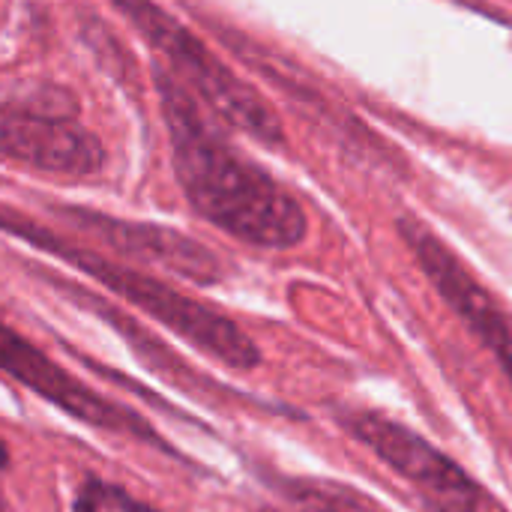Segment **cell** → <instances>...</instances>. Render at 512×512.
I'll return each instance as SVG.
<instances>
[{
  "label": "cell",
  "instance_id": "1",
  "mask_svg": "<svg viewBox=\"0 0 512 512\" xmlns=\"http://www.w3.org/2000/svg\"><path fill=\"white\" fill-rule=\"evenodd\" d=\"M174 177L189 207L258 249H294L309 234L303 204L258 162L243 156L210 111L162 66L153 72Z\"/></svg>",
  "mask_w": 512,
  "mask_h": 512
},
{
  "label": "cell",
  "instance_id": "2",
  "mask_svg": "<svg viewBox=\"0 0 512 512\" xmlns=\"http://www.w3.org/2000/svg\"><path fill=\"white\" fill-rule=\"evenodd\" d=\"M0 231L78 267L81 273L96 279L102 288H108L111 294L123 297L126 303L138 306L153 321L165 324L171 333L186 339L201 354H207L231 369H240V372H249L261 363L258 345L231 318L180 294L177 288H171L147 273H138L126 264H117V261L99 255L96 249H84L6 204H0Z\"/></svg>",
  "mask_w": 512,
  "mask_h": 512
},
{
  "label": "cell",
  "instance_id": "3",
  "mask_svg": "<svg viewBox=\"0 0 512 512\" xmlns=\"http://www.w3.org/2000/svg\"><path fill=\"white\" fill-rule=\"evenodd\" d=\"M135 33L168 63L174 75L213 117L258 138L261 144H282L285 126L273 105L240 78L201 36L165 12L156 0H108Z\"/></svg>",
  "mask_w": 512,
  "mask_h": 512
},
{
  "label": "cell",
  "instance_id": "4",
  "mask_svg": "<svg viewBox=\"0 0 512 512\" xmlns=\"http://www.w3.org/2000/svg\"><path fill=\"white\" fill-rule=\"evenodd\" d=\"M342 423L369 453L414 489L429 512H510L483 483L414 429L381 414H351Z\"/></svg>",
  "mask_w": 512,
  "mask_h": 512
},
{
  "label": "cell",
  "instance_id": "5",
  "mask_svg": "<svg viewBox=\"0 0 512 512\" xmlns=\"http://www.w3.org/2000/svg\"><path fill=\"white\" fill-rule=\"evenodd\" d=\"M0 159L57 177H90L105 165L102 141L66 105L0 102Z\"/></svg>",
  "mask_w": 512,
  "mask_h": 512
},
{
  "label": "cell",
  "instance_id": "6",
  "mask_svg": "<svg viewBox=\"0 0 512 512\" xmlns=\"http://www.w3.org/2000/svg\"><path fill=\"white\" fill-rule=\"evenodd\" d=\"M0 372H6L9 378H15L27 390H33L39 399L51 402L54 408L66 411L69 417H75L93 429H105V432L126 435L132 441L168 450L147 420H141L135 411L123 408L117 402H108L99 393H93L90 387H84L78 378L63 372L51 357H45L30 339L15 333L3 318H0Z\"/></svg>",
  "mask_w": 512,
  "mask_h": 512
},
{
  "label": "cell",
  "instance_id": "7",
  "mask_svg": "<svg viewBox=\"0 0 512 512\" xmlns=\"http://www.w3.org/2000/svg\"><path fill=\"white\" fill-rule=\"evenodd\" d=\"M60 213L81 231L108 243L111 249H117L129 258H138L144 264L162 267V270L183 276L195 285H213L222 279L219 258L204 243L192 240L189 234H183L177 228L114 219L108 213L84 210V207H60Z\"/></svg>",
  "mask_w": 512,
  "mask_h": 512
},
{
  "label": "cell",
  "instance_id": "8",
  "mask_svg": "<svg viewBox=\"0 0 512 512\" xmlns=\"http://www.w3.org/2000/svg\"><path fill=\"white\" fill-rule=\"evenodd\" d=\"M72 512H159L141 501H135L120 486H111L105 480H84L75 492Z\"/></svg>",
  "mask_w": 512,
  "mask_h": 512
},
{
  "label": "cell",
  "instance_id": "9",
  "mask_svg": "<svg viewBox=\"0 0 512 512\" xmlns=\"http://www.w3.org/2000/svg\"><path fill=\"white\" fill-rule=\"evenodd\" d=\"M483 348L498 360V366H501L504 378L510 381V387H512V324H507V327H504V330H498V333H492V336L483 342Z\"/></svg>",
  "mask_w": 512,
  "mask_h": 512
},
{
  "label": "cell",
  "instance_id": "10",
  "mask_svg": "<svg viewBox=\"0 0 512 512\" xmlns=\"http://www.w3.org/2000/svg\"><path fill=\"white\" fill-rule=\"evenodd\" d=\"M6 462H9V453H6V447H3V441H0V468H6Z\"/></svg>",
  "mask_w": 512,
  "mask_h": 512
},
{
  "label": "cell",
  "instance_id": "11",
  "mask_svg": "<svg viewBox=\"0 0 512 512\" xmlns=\"http://www.w3.org/2000/svg\"><path fill=\"white\" fill-rule=\"evenodd\" d=\"M0 512H3V501H0Z\"/></svg>",
  "mask_w": 512,
  "mask_h": 512
}]
</instances>
